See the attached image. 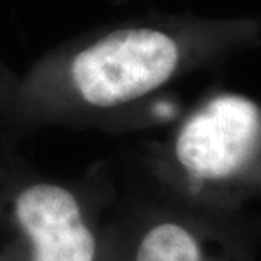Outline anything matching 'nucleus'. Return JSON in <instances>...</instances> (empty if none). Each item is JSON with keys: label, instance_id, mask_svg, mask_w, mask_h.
Returning a JSON list of instances; mask_svg holds the SVG:
<instances>
[{"label": "nucleus", "instance_id": "obj_3", "mask_svg": "<svg viewBox=\"0 0 261 261\" xmlns=\"http://www.w3.org/2000/svg\"><path fill=\"white\" fill-rule=\"evenodd\" d=\"M106 178L61 180L0 165V261H119Z\"/></svg>", "mask_w": 261, "mask_h": 261}, {"label": "nucleus", "instance_id": "obj_4", "mask_svg": "<svg viewBox=\"0 0 261 261\" xmlns=\"http://www.w3.org/2000/svg\"><path fill=\"white\" fill-rule=\"evenodd\" d=\"M238 214L168 200L141 214L124 236L117 234L119 261H253V243Z\"/></svg>", "mask_w": 261, "mask_h": 261}, {"label": "nucleus", "instance_id": "obj_2", "mask_svg": "<svg viewBox=\"0 0 261 261\" xmlns=\"http://www.w3.org/2000/svg\"><path fill=\"white\" fill-rule=\"evenodd\" d=\"M168 200L238 214L261 200V102L217 90L197 100L144 151Z\"/></svg>", "mask_w": 261, "mask_h": 261}, {"label": "nucleus", "instance_id": "obj_1", "mask_svg": "<svg viewBox=\"0 0 261 261\" xmlns=\"http://www.w3.org/2000/svg\"><path fill=\"white\" fill-rule=\"evenodd\" d=\"M259 39L254 19L190 14H156L88 31L19 75L2 121L14 129L107 124Z\"/></svg>", "mask_w": 261, "mask_h": 261}, {"label": "nucleus", "instance_id": "obj_6", "mask_svg": "<svg viewBox=\"0 0 261 261\" xmlns=\"http://www.w3.org/2000/svg\"><path fill=\"white\" fill-rule=\"evenodd\" d=\"M112 2H117V4H122V2H127V0H112Z\"/></svg>", "mask_w": 261, "mask_h": 261}, {"label": "nucleus", "instance_id": "obj_5", "mask_svg": "<svg viewBox=\"0 0 261 261\" xmlns=\"http://www.w3.org/2000/svg\"><path fill=\"white\" fill-rule=\"evenodd\" d=\"M19 75L12 71L10 68L0 60V119L4 117V114L7 112V107L12 98V93L17 85Z\"/></svg>", "mask_w": 261, "mask_h": 261}]
</instances>
